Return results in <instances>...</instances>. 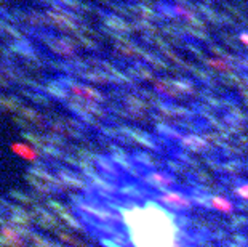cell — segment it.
Wrapping results in <instances>:
<instances>
[{
    "label": "cell",
    "instance_id": "6da1fadb",
    "mask_svg": "<svg viewBox=\"0 0 248 247\" xmlns=\"http://www.w3.org/2000/svg\"><path fill=\"white\" fill-rule=\"evenodd\" d=\"M124 222L135 247H178V225L170 210L147 202L124 212Z\"/></svg>",
    "mask_w": 248,
    "mask_h": 247
},
{
    "label": "cell",
    "instance_id": "7a4b0ae2",
    "mask_svg": "<svg viewBox=\"0 0 248 247\" xmlns=\"http://www.w3.org/2000/svg\"><path fill=\"white\" fill-rule=\"evenodd\" d=\"M157 204H160V206L165 207L167 210H178V212L189 210L192 207L191 199L176 191H167V193L159 194V196H157Z\"/></svg>",
    "mask_w": 248,
    "mask_h": 247
},
{
    "label": "cell",
    "instance_id": "3957f363",
    "mask_svg": "<svg viewBox=\"0 0 248 247\" xmlns=\"http://www.w3.org/2000/svg\"><path fill=\"white\" fill-rule=\"evenodd\" d=\"M147 181L151 183L152 186L159 188V190H168L175 185V180L171 177H168L167 173H160V172H154L147 175Z\"/></svg>",
    "mask_w": 248,
    "mask_h": 247
},
{
    "label": "cell",
    "instance_id": "277c9868",
    "mask_svg": "<svg viewBox=\"0 0 248 247\" xmlns=\"http://www.w3.org/2000/svg\"><path fill=\"white\" fill-rule=\"evenodd\" d=\"M212 204H213V207H215V209L223 210V212H231V210H232V206H231V202L228 201V199L213 198V199H212Z\"/></svg>",
    "mask_w": 248,
    "mask_h": 247
},
{
    "label": "cell",
    "instance_id": "5b68a950",
    "mask_svg": "<svg viewBox=\"0 0 248 247\" xmlns=\"http://www.w3.org/2000/svg\"><path fill=\"white\" fill-rule=\"evenodd\" d=\"M237 194H239V196H242V198L247 199V201H248V185L240 186L239 190H237Z\"/></svg>",
    "mask_w": 248,
    "mask_h": 247
},
{
    "label": "cell",
    "instance_id": "8992f818",
    "mask_svg": "<svg viewBox=\"0 0 248 247\" xmlns=\"http://www.w3.org/2000/svg\"><path fill=\"white\" fill-rule=\"evenodd\" d=\"M242 40H244L245 44H248V35H247V34H244V35H242Z\"/></svg>",
    "mask_w": 248,
    "mask_h": 247
}]
</instances>
